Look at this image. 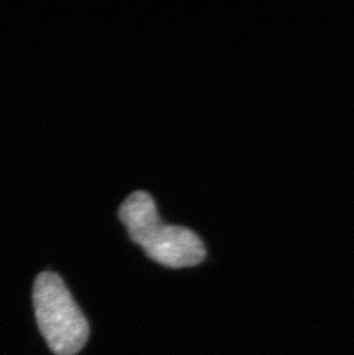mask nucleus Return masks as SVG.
<instances>
[{"label":"nucleus","mask_w":354,"mask_h":355,"mask_svg":"<svg viewBox=\"0 0 354 355\" xmlns=\"http://www.w3.org/2000/svg\"><path fill=\"white\" fill-rule=\"evenodd\" d=\"M117 213L131 241L159 265L180 269L204 261L206 248L201 238L183 225L165 223L157 202L146 191L130 193Z\"/></svg>","instance_id":"obj_1"},{"label":"nucleus","mask_w":354,"mask_h":355,"mask_svg":"<svg viewBox=\"0 0 354 355\" xmlns=\"http://www.w3.org/2000/svg\"><path fill=\"white\" fill-rule=\"evenodd\" d=\"M40 334L56 355H75L87 344L90 327L60 276L40 272L33 288Z\"/></svg>","instance_id":"obj_2"}]
</instances>
